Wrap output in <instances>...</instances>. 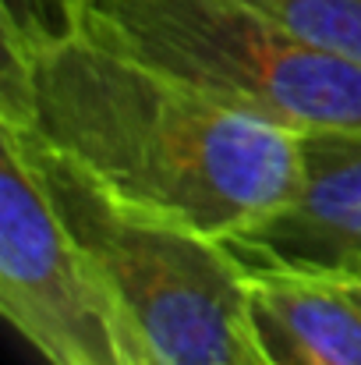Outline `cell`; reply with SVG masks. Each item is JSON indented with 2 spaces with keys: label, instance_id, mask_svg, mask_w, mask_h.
I'll return each mask as SVG.
<instances>
[{
  "label": "cell",
  "instance_id": "cell-1",
  "mask_svg": "<svg viewBox=\"0 0 361 365\" xmlns=\"http://www.w3.org/2000/svg\"><path fill=\"white\" fill-rule=\"evenodd\" d=\"M0 124L82 167L110 199L227 242L301 181V135L234 110L85 32L0 61Z\"/></svg>",
  "mask_w": 361,
  "mask_h": 365
},
{
  "label": "cell",
  "instance_id": "cell-2",
  "mask_svg": "<svg viewBox=\"0 0 361 365\" xmlns=\"http://www.w3.org/2000/svg\"><path fill=\"white\" fill-rule=\"evenodd\" d=\"M21 135L61 220L114 287L138 365H258L248 273L227 245L110 199L68 156Z\"/></svg>",
  "mask_w": 361,
  "mask_h": 365
},
{
  "label": "cell",
  "instance_id": "cell-3",
  "mask_svg": "<svg viewBox=\"0 0 361 365\" xmlns=\"http://www.w3.org/2000/svg\"><path fill=\"white\" fill-rule=\"evenodd\" d=\"M82 32L251 118L361 131V68L330 57L251 0H89Z\"/></svg>",
  "mask_w": 361,
  "mask_h": 365
},
{
  "label": "cell",
  "instance_id": "cell-4",
  "mask_svg": "<svg viewBox=\"0 0 361 365\" xmlns=\"http://www.w3.org/2000/svg\"><path fill=\"white\" fill-rule=\"evenodd\" d=\"M0 312L46 365H138L114 287L61 220L28 138L0 124Z\"/></svg>",
  "mask_w": 361,
  "mask_h": 365
},
{
  "label": "cell",
  "instance_id": "cell-5",
  "mask_svg": "<svg viewBox=\"0 0 361 365\" xmlns=\"http://www.w3.org/2000/svg\"><path fill=\"white\" fill-rule=\"evenodd\" d=\"M224 245L244 273H355L361 266V131L301 135L298 192Z\"/></svg>",
  "mask_w": 361,
  "mask_h": 365
},
{
  "label": "cell",
  "instance_id": "cell-6",
  "mask_svg": "<svg viewBox=\"0 0 361 365\" xmlns=\"http://www.w3.org/2000/svg\"><path fill=\"white\" fill-rule=\"evenodd\" d=\"M248 330L258 365H361V277L248 273Z\"/></svg>",
  "mask_w": 361,
  "mask_h": 365
},
{
  "label": "cell",
  "instance_id": "cell-7",
  "mask_svg": "<svg viewBox=\"0 0 361 365\" xmlns=\"http://www.w3.org/2000/svg\"><path fill=\"white\" fill-rule=\"evenodd\" d=\"M301 43L361 68V0H251Z\"/></svg>",
  "mask_w": 361,
  "mask_h": 365
},
{
  "label": "cell",
  "instance_id": "cell-8",
  "mask_svg": "<svg viewBox=\"0 0 361 365\" xmlns=\"http://www.w3.org/2000/svg\"><path fill=\"white\" fill-rule=\"evenodd\" d=\"M89 0H0V46L11 57H39L82 32Z\"/></svg>",
  "mask_w": 361,
  "mask_h": 365
},
{
  "label": "cell",
  "instance_id": "cell-9",
  "mask_svg": "<svg viewBox=\"0 0 361 365\" xmlns=\"http://www.w3.org/2000/svg\"><path fill=\"white\" fill-rule=\"evenodd\" d=\"M355 277H361V266H358V269H355Z\"/></svg>",
  "mask_w": 361,
  "mask_h": 365
}]
</instances>
